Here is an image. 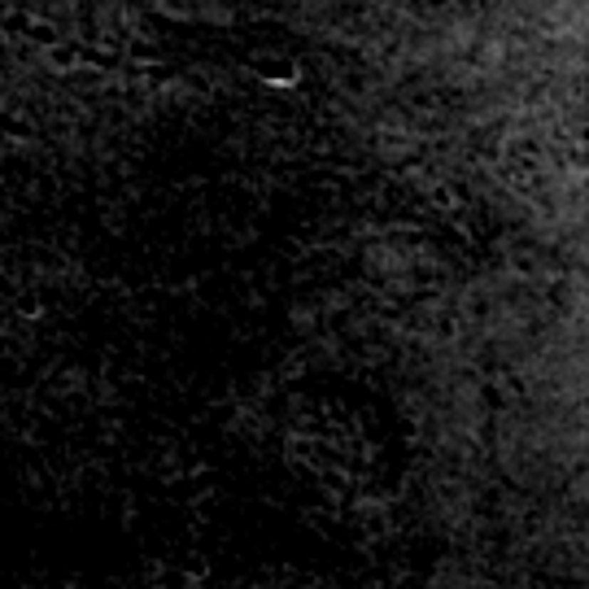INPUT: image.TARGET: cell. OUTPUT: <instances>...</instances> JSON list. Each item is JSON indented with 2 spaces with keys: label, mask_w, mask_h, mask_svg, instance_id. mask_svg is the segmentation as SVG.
Wrapping results in <instances>:
<instances>
[{
  "label": "cell",
  "mask_w": 589,
  "mask_h": 589,
  "mask_svg": "<svg viewBox=\"0 0 589 589\" xmlns=\"http://www.w3.org/2000/svg\"><path fill=\"white\" fill-rule=\"evenodd\" d=\"M44 53H48V61L57 66V71H75V66H79V57H75V53H61V44H48Z\"/></svg>",
  "instance_id": "1"
},
{
  "label": "cell",
  "mask_w": 589,
  "mask_h": 589,
  "mask_svg": "<svg viewBox=\"0 0 589 589\" xmlns=\"http://www.w3.org/2000/svg\"><path fill=\"white\" fill-rule=\"evenodd\" d=\"M31 40H40V44L48 48V44H57V31H53L48 22H31Z\"/></svg>",
  "instance_id": "2"
}]
</instances>
